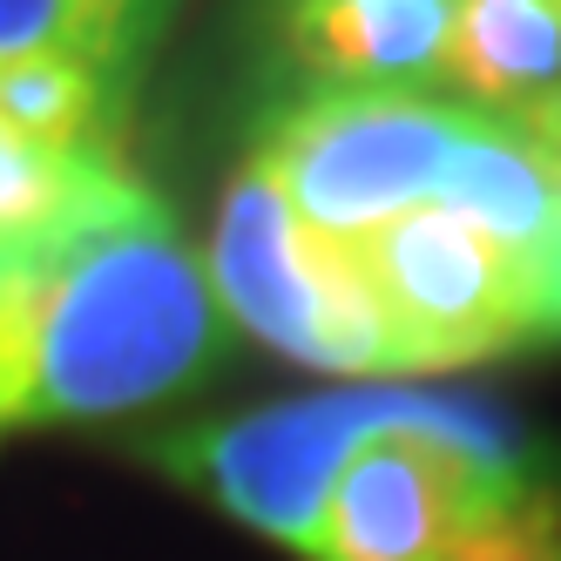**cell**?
I'll list each match as a JSON object with an SVG mask.
<instances>
[{
  "label": "cell",
  "mask_w": 561,
  "mask_h": 561,
  "mask_svg": "<svg viewBox=\"0 0 561 561\" xmlns=\"http://www.w3.org/2000/svg\"><path fill=\"white\" fill-rule=\"evenodd\" d=\"M34 366L21 426H89L123 420L204 379L230 318L210 271L183 244L163 196L95 217L61 244L34 251Z\"/></svg>",
  "instance_id": "1"
},
{
  "label": "cell",
  "mask_w": 561,
  "mask_h": 561,
  "mask_svg": "<svg viewBox=\"0 0 561 561\" xmlns=\"http://www.w3.org/2000/svg\"><path fill=\"white\" fill-rule=\"evenodd\" d=\"M392 426H454V433H514L494 407L467 392H420V386H339L305 399L230 413L210 426H183L156 439V467L204 494L251 535L311 554L318 514L332 501V480L366 439Z\"/></svg>",
  "instance_id": "2"
},
{
  "label": "cell",
  "mask_w": 561,
  "mask_h": 561,
  "mask_svg": "<svg viewBox=\"0 0 561 561\" xmlns=\"http://www.w3.org/2000/svg\"><path fill=\"white\" fill-rule=\"evenodd\" d=\"M210 291L237 332L264 339L271 352L298 358L311 373H339L358 386H399L407 358L386 311L358 271L352 244H332L298 224L277 183L244 163L224 183L217 230H210Z\"/></svg>",
  "instance_id": "3"
},
{
  "label": "cell",
  "mask_w": 561,
  "mask_h": 561,
  "mask_svg": "<svg viewBox=\"0 0 561 561\" xmlns=\"http://www.w3.org/2000/svg\"><path fill=\"white\" fill-rule=\"evenodd\" d=\"M473 115L480 108L433 89H325L277 108L251 163L277 183L305 230L366 244L392 217L433 204Z\"/></svg>",
  "instance_id": "4"
},
{
  "label": "cell",
  "mask_w": 561,
  "mask_h": 561,
  "mask_svg": "<svg viewBox=\"0 0 561 561\" xmlns=\"http://www.w3.org/2000/svg\"><path fill=\"white\" fill-rule=\"evenodd\" d=\"M358 271L386 311V325L407 358V379L460 373L514 345H535L541 318V271L501 251L467 217L420 204L352 244Z\"/></svg>",
  "instance_id": "5"
},
{
  "label": "cell",
  "mask_w": 561,
  "mask_h": 561,
  "mask_svg": "<svg viewBox=\"0 0 561 561\" xmlns=\"http://www.w3.org/2000/svg\"><path fill=\"white\" fill-rule=\"evenodd\" d=\"M528 467L535 454L520 447V433L392 426L332 480L305 561H447Z\"/></svg>",
  "instance_id": "6"
},
{
  "label": "cell",
  "mask_w": 561,
  "mask_h": 561,
  "mask_svg": "<svg viewBox=\"0 0 561 561\" xmlns=\"http://www.w3.org/2000/svg\"><path fill=\"white\" fill-rule=\"evenodd\" d=\"M271 48L305 95L325 89H433L454 0H264Z\"/></svg>",
  "instance_id": "7"
},
{
  "label": "cell",
  "mask_w": 561,
  "mask_h": 561,
  "mask_svg": "<svg viewBox=\"0 0 561 561\" xmlns=\"http://www.w3.org/2000/svg\"><path fill=\"white\" fill-rule=\"evenodd\" d=\"M433 204L467 217L473 230H488L501 251H514L535 271L561 244V176L528 142V129L507 123V115H473V129L460 136Z\"/></svg>",
  "instance_id": "8"
},
{
  "label": "cell",
  "mask_w": 561,
  "mask_h": 561,
  "mask_svg": "<svg viewBox=\"0 0 561 561\" xmlns=\"http://www.w3.org/2000/svg\"><path fill=\"white\" fill-rule=\"evenodd\" d=\"M439 82L480 115H520L561 89V8L554 0H454Z\"/></svg>",
  "instance_id": "9"
},
{
  "label": "cell",
  "mask_w": 561,
  "mask_h": 561,
  "mask_svg": "<svg viewBox=\"0 0 561 561\" xmlns=\"http://www.w3.org/2000/svg\"><path fill=\"white\" fill-rule=\"evenodd\" d=\"M447 561H561V473L535 460L507 488L501 507H488L467 528V541Z\"/></svg>",
  "instance_id": "10"
},
{
  "label": "cell",
  "mask_w": 561,
  "mask_h": 561,
  "mask_svg": "<svg viewBox=\"0 0 561 561\" xmlns=\"http://www.w3.org/2000/svg\"><path fill=\"white\" fill-rule=\"evenodd\" d=\"M34 277L42 257L21 244H0V433L21 426L27 366H34Z\"/></svg>",
  "instance_id": "11"
},
{
  "label": "cell",
  "mask_w": 561,
  "mask_h": 561,
  "mask_svg": "<svg viewBox=\"0 0 561 561\" xmlns=\"http://www.w3.org/2000/svg\"><path fill=\"white\" fill-rule=\"evenodd\" d=\"M27 55H75V61H95L108 82H123V75L108 68L95 27L75 14L68 0H0V68H14Z\"/></svg>",
  "instance_id": "12"
},
{
  "label": "cell",
  "mask_w": 561,
  "mask_h": 561,
  "mask_svg": "<svg viewBox=\"0 0 561 561\" xmlns=\"http://www.w3.org/2000/svg\"><path fill=\"white\" fill-rule=\"evenodd\" d=\"M68 8L95 27V42H102L108 68L136 89L142 61L156 55V42H163V27H170V14L183 8V0H68Z\"/></svg>",
  "instance_id": "13"
},
{
  "label": "cell",
  "mask_w": 561,
  "mask_h": 561,
  "mask_svg": "<svg viewBox=\"0 0 561 561\" xmlns=\"http://www.w3.org/2000/svg\"><path fill=\"white\" fill-rule=\"evenodd\" d=\"M507 123H520V129H528V142L548 156V163H554V176H561V89H554V95H541V102H528L520 115H507Z\"/></svg>",
  "instance_id": "14"
},
{
  "label": "cell",
  "mask_w": 561,
  "mask_h": 561,
  "mask_svg": "<svg viewBox=\"0 0 561 561\" xmlns=\"http://www.w3.org/2000/svg\"><path fill=\"white\" fill-rule=\"evenodd\" d=\"M535 345H561V244L541 264V318H535Z\"/></svg>",
  "instance_id": "15"
},
{
  "label": "cell",
  "mask_w": 561,
  "mask_h": 561,
  "mask_svg": "<svg viewBox=\"0 0 561 561\" xmlns=\"http://www.w3.org/2000/svg\"><path fill=\"white\" fill-rule=\"evenodd\" d=\"M554 8H561V0H554Z\"/></svg>",
  "instance_id": "16"
}]
</instances>
